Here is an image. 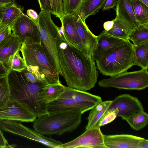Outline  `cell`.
<instances>
[{"label":"cell","instance_id":"cell-1","mask_svg":"<svg viewBox=\"0 0 148 148\" xmlns=\"http://www.w3.org/2000/svg\"><path fill=\"white\" fill-rule=\"evenodd\" d=\"M57 45L62 75L68 86L84 91L93 88L99 75L95 60L60 35Z\"/></svg>","mask_w":148,"mask_h":148},{"label":"cell","instance_id":"cell-2","mask_svg":"<svg viewBox=\"0 0 148 148\" xmlns=\"http://www.w3.org/2000/svg\"><path fill=\"white\" fill-rule=\"evenodd\" d=\"M7 77L10 99L19 103L37 117L48 113L47 106L40 103L38 99L40 91L48 84L41 81L32 83L23 71L10 70Z\"/></svg>","mask_w":148,"mask_h":148},{"label":"cell","instance_id":"cell-3","mask_svg":"<svg viewBox=\"0 0 148 148\" xmlns=\"http://www.w3.org/2000/svg\"><path fill=\"white\" fill-rule=\"evenodd\" d=\"M134 50L128 40L109 48L95 60L97 68L105 76H114L127 71L133 65Z\"/></svg>","mask_w":148,"mask_h":148},{"label":"cell","instance_id":"cell-4","mask_svg":"<svg viewBox=\"0 0 148 148\" xmlns=\"http://www.w3.org/2000/svg\"><path fill=\"white\" fill-rule=\"evenodd\" d=\"M82 114L75 110L49 113L37 117L33 127L43 135H61L76 130L81 122Z\"/></svg>","mask_w":148,"mask_h":148},{"label":"cell","instance_id":"cell-5","mask_svg":"<svg viewBox=\"0 0 148 148\" xmlns=\"http://www.w3.org/2000/svg\"><path fill=\"white\" fill-rule=\"evenodd\" d=\"M26 69L34 73L40 81L48 84L60 82L55 71L40 44L24 42L20 49Z\"/></svg>","mask_w":148,"mask_h":148},{"label":"cell","instance_id":"cell-6","mask_svg":"<svg viewBox=\"0 0 148 148\" xmlns=\"http://www.w3.org/2000/svg\"><path fill=\"white\" fill-rule=\"evenodd\" d=\"M51 14L48 12L41 10L38 14L41 45L56 71L62 75L57 45L59 27L52 19Z\"/></svg>","mask_w":148,"mask_h":148},{"label":"cell","instance_id":"cell-7","mask_svg":"<svg viewBox=\"0 0 148 148\" xmlns=\"http://www.w3.org/2000/svg\"><path fill=\"white\" fill-rule=\"evenodd\" d=\"M103 88L140 90L148 86V71L141 69L132 72L127 71L98 82Z\"/></svg>","mask_w":148,"mask_h":148},{"label":"cell","instance_id":"cell-8","mask_svg":"<svg viewBox=\"0 0 148 148\" xmlns=\"http://www.w3.org/2000/svg\"><path fill=\"white\" fill-rule=\"evenodd\" d=\"M12 33L17 37L22 44H41L38 25L22 12L11 24Z\"/></svg>","mask_w":148,"mask_h":148},{"label":"cell","instance_id":"cell-9","mask_svg":"<svg viewBox=\"0 0 148 148\" xmlns=\"http://www.w3.org/2000/svg\"><path fill=\"white\" fill-rule=\"evenodd\" d=\"M107 148L99 124L85 130L83 133L73 140L63 143L61 147V148Z\"/></svg>","mask_w":148,"mask_h":148},{"label":"cell","instance_id":"cell-10","mask_svg":"<svg viewBox=\"0 0 148 148\" xmlns=\"http://www.w3.org/2000/svg\"><path fill=\"white\" fill-rule=\"evenodd\" d=\"M115 110L117 112V117H120L124 120L134 113L144 110L141 103L137 97L127 94L121 95L112 100L102 118Z\"/></svg>","mask_w":148,"mask_h":148},{"label":"cell","instance_id":"cell-11","mask_svg":"<svg viewBox=\"0 0 148 148\" xmlns=\"http://www.w3.org/2000/svg\"><path fill=\"white\" fill-rule=\"evenodd\" d=\"M104 142L107 148H148V140L127 134L103 135Z\"/></svg>","mask_w":148,"mask_h":148},{"label":"cell","instance_id":"cell-12","mask_svg":"<svg viewBox=\"0 0 148 148\" xmlns=\"http://www.w3.org/2000/svg\"><path fill=\"white\" fill-rule=\"evenodd\" d=\"M36 118L22 105L10 99L5 106L0 109V120L33 122Z\"/></svg>","mask_w":148,"mask_h":148},{"label":"cell","instance_id":"cell-13","mask_svg":"<svg viewBox=\"0 0 148 148\" xmlns=\"http://www.w3.org/2000/svg\"><path fill=\"white\" fill-rule=\"evenodd\" d=\"M60 96L72 99L81 109L84 113L91 110L102 101L99 96L69 86H65L64 91Z\"/></svg>","mask_w":148,"mask_h":148},{"label":"cell","instance_id":"cell-14","mask_svg":"<svg viewBox=\"0 0 148 148\" xmlns=\"http://www.w3.org/2000/svg\"><path fill=\"white\" fill-rule=\"evenodd\" d=\"M75 26L88 56L92 57L97 45V36L94 34L79 15H73Z\"/></svg>","mask_w":148,"mask_h":148},{"label":"cell","instance_id":"cell-15","mask_svg":"<svg viewBox=\"0 0 148 148\" xmlns=\"http://www.w3.org/2000/svg\"><path fill=\"white\" fill-rule=\"evenodd\" d=\"M61 22L65 39L88 55L77 32L73 15H64Z\"/></svg>","mask_w":148,"mask_h":148},{"label":"cell","instance_id":"cell-16","mask_svg":"<svg viewBox=\"0 0 148 148\" xmlns=\"http://www.w3.org/2000/svg\"><path fill=\"white\" fill-rule=\"evenodd\" d=\"M21 45L17 37L12 33L6 37L0 43V61L6 69L10 56L17 51H20Z\"/></svg>","mask_w":148,"mask_h":148},{"label":"cell","instance_id":"cell-17","mask_svg":"<svg viewBox=\"0 0 148 148\" xmlns=\"http://www.w3.org/2000/svg\"><path fill=\"white\" fill-rule=\"evenodd\" d=\"M116 6V17L134 29L140 24L135 16L131 0H118Z\"/></svg>","mask_w":148,"mask_h":148},{"label":"cell","instance_id":"cell-18","mask_svg":"<svg viewBox=\"0 0 148 148\" xmlns=\"http://www.w3.org/2000/svg\"><path fill=\"white\" fill-rule=\"evenodd\" d=\"M65 87L60 82L47 85L39 92L38 96V101L47 106L49 103L60 97L64 91Z\"/></svg>","mask_w":148,"mask_h":148},{"label":"cell","instance_id":"cell-19","mask_svg":"<svg viewBox=\"0 0 148 148\" xmlns=\"http://www.w3.org/2000/svg\"><path fill=\"white\" fill-rule=\"evenodd\" d=\"M48 113L71 110L79 111L84 113L81 109L71 98L60 96L58 99L49 103L47 106Z\"/></svg>","mask_w":148,"mask_h":148},{"label":"cell","instance_id":"cell-20","mask_svg":"<svg viewBox=\"0 0 148 148\" xmlns=\"http://www.w3.org/2000/svg\"><path fill=\"white\" fill-rule=\"evenodd\" d=\"M127 40L106 34L103 31L97 36V47L92 57L95 60L98 56L108 49Z\"/></svg>","mask_w":148,"mask_h":148},{"label":"cell","instance_id":"cell-21","mask_svg":"<svg viewBox=\"0 0 148 148\" xmlns=\"http://www.w3.org/2000/svg\"><path fill=\"white\" fill-rule=\"evenodd\" d=\"M112 102V100L102 101L91 110L87 117L88 123L85 130L95 126L99 122Z\"/></svg>","mask_w":148,"mask_h":148},{"label":"cell","instance_id":"cell-22","mask_svg":"<svg viewBox=\"0 0 148 148\" xmlns=\"http://www.w3.org/2000/svg\"><path fill=\"white\" fill-rule=\"evenodd\" d=\"M113 20L114 23L112 28L108 31L104 30V32L106 34L115 37L126 40H129V36L134 29L117 17Z\"/></svg>","mask_w":148,"mask_h":148},{"label":"cell","instance_id":"cell-23","mask_svg":"<svg viewBox=\"0 0 148 148\" xmlns=\"http://www.w3.org/2000/svg\"><path fill=\"white\" fill-rule=\"evenodd\" d=\"M133 45L134 50L133 65L139 66L142 69L147 70L148 68V40L136 46Z\"/></svg>","mask_w":148,"mask_h":148},{"label":"cell","instance_id":"cell-24","mask_svg":"<svg viewBox=\"0 0 148 148\" xmlns=\"http://www.w3.org/2000/svg\"><path fill=\"white\" fill-rule=\"evenodd\" d=\"M106 0H85L80 10L79 16L85 21L86 19L94 15L102 9Z\"/></svg>","mask_w":148,"mask_h":148},{"label":"cell","instance_id":"cell-25","mask_svg":"<svg viewBox=\"0 0 148 148\" xmlns=\"http://www.w3.org/2000/svg\"><path fill=\"white\" fill-rule=\"evenodd\" d=\"M131 127L138 130L145 127L148 123V114L144 111L134 113L125 120Z\"/></svg>","mask_w":148,"mask_h":148},{"label":"cell","instance_id":"cell-26","mask_svg":"<svg viewBox=\"0 0 148 148\" xmlns=\"http://www.w3.org/2000/svg\"><path fill=\"white\" fill-rule=\"evenodd\" d=\"M129 40L133 42V45L136 46L148 40V23L140 24L134 29L128 37Z\"/></svg>","mask_w":148,"mask_h":148},{"label":"cell","instance_id":"cell-27","mask_svg":"<svg viewBox=\"0 0 148 148\" xmlns=\"http://www.w3.org/2000/svg\"><path fill=\"white\" fill-rule=\"evenodd\" d=\"M24 7L16 4L15 1L10 3L5 9L1 23L11 25L23 12Z\"/></svg>","mask_w":148,"mask_h":148},{"label":"cell","instance_id":"cell-28","mask_svg":"<svg viewBox=\"0 0 148 148\" xmlns=\"http://www.w3.org/2000/svg\"><path fill=\"white\" fill-rule=\"evenodd\" d=\"M136 18L140 24L148 23V6L137 0H131Z\"/></svg>","mask_w":148,"mask_h":148},{"label":"cell","instance_id":"cell-29","mask_svg":"<svg viewBox=\"0 0 148 148\" xmlns=\"http://www.w3.org/2000/svg\"><path fill=\"white\" fill-rule=\"evenodd\" d=\"M85 0H63L64 15H79L81 8Z\"/></svg>","mask_w":148,"mask_h":148},{"label":"cell","instance_id":"cell-30","mask_svg":"<svg viewBox=\"0 0 148 148\" xmlns=\"http://www.w3.org/2000/svg\"><path fill=\"white\" fill-rule=\"evenodd\" d=\"M19 52L18 51L10 56L7 67L8 71L12 70L21 72L26 69L25 62Z\"/></svg>","mask_w":148,"mask_h":148},{"label":"cell","instance_id":"cell-31","mask_svg":"<svg viewBox=\"0 0 148 148\" xmlns=\"http://www.w3.org/2000/svg\"><path fill=\"white\" fill-rule=\"evenodd\" d=\"M10 100V92L7 75L0 78V109L5 106Z\"/></svg>","mask_w":148,"mask_h":148},{"label":"cell","instance_id":"cell-32","mask_svg":"<svg viewBox=\"0 0 148 148\" xmlns=\"http://www.w3.org/2000/svg\"><path fill=\"white\" fill-rule=\"evenodd\" d=\"M63 0H47L48 12L59 18L61 21L64 16Z\"/></svg>","mask_w":148,"mask_h":148},{"label":"cell","instance_id":"cell-33","mask_svg":"<svg viewBox=\"0 0 148 148\" xmlns=\"http://www.w3.org/2000/svg\"><path fill=\"white\" fill-rule=\"evenodd\" d=\"M117 117V112L115 110L107 114L101 119L99 122V126L100 127L111 123Z\"/></svg>","mask_w":148,"mask_h":148},{"label":"cell","instance_id":"cell-34","mask_svg":"<svg viewBox=\"0 0 148 148\" xmlns=\"http://www.w3.org/2000/svg\"><path fill=\"white\" fill-rule=\"evenodd\" d=\"M11 25L0 23V43L6 37L12 34Z\"/></svg>","mask_w":148,"mask_h":148},{"label":"cell","instance_id":"cell-35","mask_svg":"<svg viewBox=\"0 0 148 148\" xmlns=\"http://www.w3.org/2000/svg\"><path fill=\"white\" fill-rule=\"evenodd\" d=\"M23 72L27 79L32 83H35L40 81L34 73L29 71L26 69L23 71Z\"/></svg>","mask_w":148,"mask_h":148},{"label":"cell","instance_id":"cell-36","mask_svg":"<svg viewBox=\"0 0 148 148\" xmlns=\"http://www.w3.org/2000/svg\"><path fill=\"white\" fill-rule=\"evenodd\" d=\"M118 0H106L102 9L103 11L108 10L116 6Z\"/></svg>","mask_w":148,"mask_h":148},{"label":"cell","instance_id":"cell-37","mask_svg":"<svg viewBox=\"0 0 148 148\" xmlns=\"http://www.w3.org/2000/svg\"><path fill=\"white\" fill-rule=\"evenodd\" d=\"M28 16L38 25V15L34 10L32 9H28L26 12Z\"/></svg>","mask_w":148,"mask_h":148},{"label":"cell","instance_id":"cell-38","mask_svg":"<svg viewBox=\"0 0 148 148\" xmlns=\"http://www.w3.org/2000/svg\"><path fill=\"white\" fill-rule=\"evenodd\" d=\"M9 145L0 129V148H8Z\"/></svg>","mask_w":148,"mask_h":148},{"label":"cell","instance_id":"cell-39","mask_svg":"<svg viewBox=\"0 0 148 148\" xmlns=\"http://www.w3.org/2000/svg\"><path fill=\"white\" fill-rule=\"evenodd\" d=\"M8 71L3 64L0 61V78L6 76Z\"/></svg>","mask_w":148,"mask_h":148},{"label":"cell","instance_id":"cell-40","mask_svg":"<svg viewBox=\"0 0 148 148\" xmlns=\"http://www.w3.org/2000/svg\"><path fill=\"white\" fill-rule=\"evenodd\" d=\"M114 23V20L108 21L105 22L103 24L104 30L108 31L110 30L113 27Z\"/></svg>","mask_w":148,"mask_h":148},{"label":"cell","instance_id":"cell-41","mask_svg":"<svg viewBox=\"0 0 148 148\" xmlns=\"http://www.w3.org/2000/svg\"><path fill=\"white\" fill-rule=\"evenodd\" d=\"M41 10L48 12L47 0H38Z\"/></svg>","mask_w":148,"mask_h":148},{"label":"cell","instance_id":"cell-42","mask_svg":"<svg viewBox=\"0 0 148 148\" xmlns=\"http://www.w3.org/2000/svg\"><path fill=\"white\" fill-rule=\"evenodd\" d=\"M10 4H5L0 3V23H1V20L5 10Z\"/></svg>","mask_w":148,"mask_h":148},{"label":"cell","instance_id":"cell-43","mask_svg":"<svg viewBox=\"0 0 148 148\" xmlns=\"http://www.w3.org/2000/svg\"><path fill=\"white\" fill-rule=\"evenodd\" d=\"M14 0H0V3L8 4L10 3L13 1Z\"/></svg>","mask_w":148,"mask_h":148},{"label":"cell","instance_id":"cell-44","mask_svg":"<svg viewBox=\"0 0 148 148\" xmlns=\"http://www.w3.org/2000/svg\"><path fill=\"white\" fill-rule=\"evenodd\" d=\"M138 0L144 4H145L147 6H148V0Z\"/></svg>","mask_w":148,"mask_h":148}]
</instances>
